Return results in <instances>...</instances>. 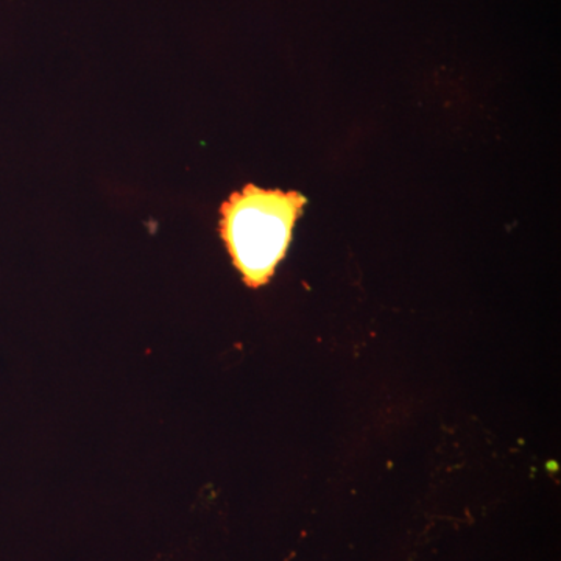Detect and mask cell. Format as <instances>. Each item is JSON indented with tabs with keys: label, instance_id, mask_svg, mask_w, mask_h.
I'll return each mask as SVG.
<instances>
[{
	"label": "cell",
	"instance_id": "cell-1",
	"mask_svg": "<svg viewBox=\"0 0 561 561\" xmlns=\"http://www.w3.org/2000/svg\"><path fill=\"white\" fill-rule=\"evenodd\" d=\"M308 198L300 192L247 184L221 205L220 234L232 265L250 289H260L286 257Z\"/></svg>",
	"mask_w": 561,
	"mask_h": 561
}]
</instances>
